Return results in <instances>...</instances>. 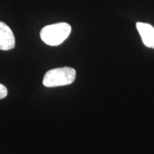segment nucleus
Here are the masks:
<instances>
[{"instance_id": "nucleus-1", "label": "nucleus", "mask_w": 154, "mask_h": 154, "mask_svg": "<svg viewBox=\"0 0 154 154\" xmlns=\"http://www.w3.org/2000/svg\"><path fill=\"white\" fill-rule=\"evenodd\" d=\"M72 31L69 24L57 23L44 26L40 32V36L44 43L49 46H58L68 38Z\"/></svg>"}, {"instance_id": "nucleus-2", "label": "nucleus", "mask_w": 154, "mask_h": 154, "mask_svg": "<svg viewBox=\"0 0 154 154\" xmlns=\"http://www.w3.org/2000/svg\"><path fill=\"white\" fill-rule=\"evenodd\" d=\"M76 78V70L71 67L51 69L44 75L43 84L46 87H57L72 84Z\"/></svg>"}, {"instance_id": "nucleus-3", "label": "nucleus", "mask_w": 154, "mask_h": 154, "mask_svg": "<svg viewBox=\"0 0 154 154\" xmlns=\"http://www.w3.org/2000/svg\"><path fill=\"white\" fill-rule=\"evenodd\" d=\"M15 47V38L12 31L5 23L0 22V50L8 51Z\"/></svg>"}, {"instance_id": "nucleus-4", "label": "nucleus", "mask_w": 154, "mask_h": 154, "mask_svg": "<svg viewBox=\"0 0 154 154\" xmlns=\"http://www.w3.org/2000/svg\"><path fill=\"white\" fill-rule=\"evenodd\" d=\"M136 28L146 47L154 49V28L146 23L138 22Z\"/></svg>"}, {"instance_id": "nucleus-5", "label": "nucleus", "mask_w": 154, "mask_h": 154, "mask_svg": "<svg viewBox=\"0 0 154 154\" xmlns=\"http://www.w3.org/2000/svg\"><path fill=\"white\" fill-rule=\"evenodd\" d=\"M7 94H8V91H7V88H6V86L0 84V99L5 98L7 96Z\"/></svg>"}]
</instances>
